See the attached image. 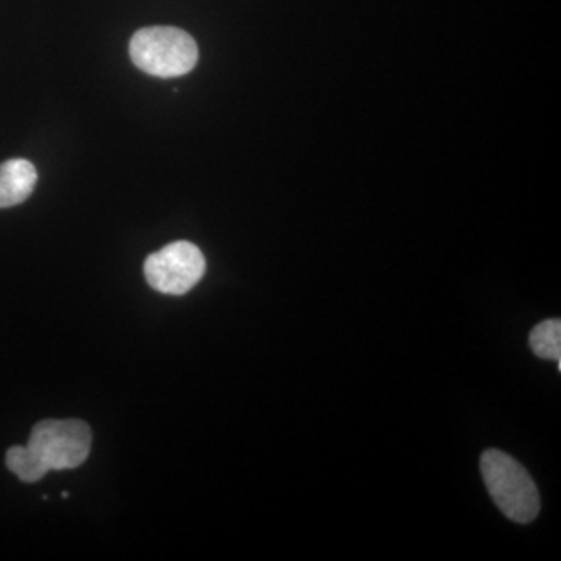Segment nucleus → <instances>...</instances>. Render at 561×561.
Wrapping results in <instances>:
<instances>
[{"label": "nucleus", "mask_w": 561, "mask_h": 561, "mask_svg": "<svg viewBox=\"0 0 561 561\" xmlns=\"http://www.w3.org/2000/svg\"><path fill=\"white\" fill-rule=\"evenodd\" d=\"M483 481L490 496L508 519L529 524L540 513V494L529 472L508 454L490 449L481 459Z\"/></svg>", "instance_id": "nucleus-1"}, {"label": "nucleus", "mask_w": 561, "mask_h": 561, "mask_svg": "<svg viewBox=\"0 0 561 561\" xmlns=\"http://www.w3.org/2000/svg\"><path fill=\"white\" fill-rule=\"evenodd\" d=\"M130 57L136 68L158 79H175L194 70L198 47L190 33L176 27H146L133 35Z\"/></svg>", "instance_id": "nucleus-2"}, {"label": "nucleus", "mask_w": 561, "mask_h": 561, "mask_svg": "<svg viewBox=\"0 0 561 561\" xmlns=\"http://www.w3.org/2000/svg\"><path fill=\"white\" fill-rule=\"evenodd\" d=\"M91 442L90 426L83 421L46 420L33 427L27 446L49 471H62L79 468L87 461Z\"/></svg>", "instance_id": "nucleus-3"}, {"label": "nucleus", "mask_w": 561, "mask_h": 561, "mask_svg": "<svg viewBox=\"0 0 561 561\" xmlns=\"http://www.w3.org/2000/svg\"><path fill=\"white\" fill-rule=\"evenodd\" d=\"M206 272L202 250L194 243L179 241L150 254L144 275L154 290L165 295H184L194 289Z\"/></svg>", "instance_id": "nucleus-4"}, {"label": "nucleus", "mask_w": 561, "mask_h": 561, "mask_svg": "<svg viewBox=\"0 0 561 561\" xmlns=\"http://www.w3.org/2000/svg\"><path fill=\"white\" fill-rule=\"evenodd\" d=\"M38 181L35 165L27 160H10L0 164V209L21 205L31 197Z\"/></svg>", "instance_id": "nucleus-5"}, {"label": "nucleus", "mask_w": 561, "mask_h": 561, "mask_svg": "<svg viewBox=\"0 0 561 561\" xmlns=\"http://www.w3.org/2000/svg\"><path fill=\"white\" fill-rule=\"evenodd\" d=\"M7 467L22 482H38L49 472L44 461L28 446H13L5 457Z\"/></svg>", "instance_id": "nucleus-6"}, {"label": "nucleus", "mask_w": 561, "mask_h": 561, "mask_svg": "<svg viewBox=\"0 0 561 561\" xmlns=\"http://www.w3.org/2000/svg\"><path fill=\"white\" fill-rule=\"evenodd\" d=\"M530 348L541 359L561 360V321H541L534 328L529 337Z\"/></svg>", "instance_id": "nucleus-7"}]
</instances>
